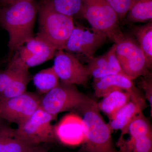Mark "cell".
I'll list each match as a JSON object with an SVG mask.
<instances>
[{"instance_id":"cell-30","label":"cell","mask_w":152,"mask_h":152,"mask_svg":"<svg viewBox=\"0 0 152 152\" xmlns=\"http://www.w3.org/2000/svg\"><path fill=\"white\" fill-rule=\"evenodd\" d=\"M17 0H0V2L5 5V6L7 5L10 4L11 3L14 2L15 1Z\"/></svg>"},{"instance_id":"cell-11","label":"cell","mask_w":152,"mask_h":152,"mask_svg":"<svg viewBox=\"0 0 152 152\" xmlns=\"http://www.w3.org/2000/svg\"><path fill=\"white\" fill-rule=\"evenodd\" d=\"M56 51L50 44L36 36L19 48L12 60L20 66L29 69L51 59Z\"/></svg>"},{"instance_id":"cell-16","label":"cell","mask_w":152,"mask_h":152,"mask_svg":"<svg viewBox=\"0 0 152 152\" xmlns=\"http://www.w3.org/2000/svg\"><path fill=\"white\" fill-rule=\"evenodd\" d=\"M102 98L99 102H97L98 108L109 120L132 99L129 93L123 90L113 91L106 94Z\"/></svg>"},{"instance_id":"cell-5","label":"cell","mask_w":152,"mask_h":152,"mask_svg":"<svg viewBox=\"0 0 152 152\" xmlns=\"http://www.w3.org/2000/svg\"><path fill=\"white\" fill-rule=\"evenodd\" d=\"M81 15L92 28L103 33L115 43L124 35L118 15L107 0H83Z\"/></svg>"},{"instance_id":"cell-14","label":"cell","mask_w":152,"mask_h":152,"mask_svg":"<svg viewBox=\"0 0 152 152\" xmlns=\"http://www.w3.org/2000/svg\"><path fill=\"white\" fill-rule=\"evenodd\" d=\"M147 107L145 98L131 99L117 111L107 124L112 132L121 130L119 139L122 138L127 134V128L131 121L137 114L142 112Z\"/></svg>"},{"instance_id":"cell-28","label":"cell","mask_w":152,"mask_h":152,"mask_svg":"<svg viewBox=\"0 0 152 152\" xmlns=\"http://www.w3.org/2000/svg\"><path fill=\"white\" fill-rule=\"evenodd\" d=\"M145 78L142 80L139 83L140 86L145 92V99L149 103L151 107V116L152 115V81L151 75L145 76Z\"/></svg>"},{"instance_id":"cell-2","label":"cell","mask_w":152,"mask_h":152,"mask_svg":"<svg viewBox=\"0 0 152 152\" xmlns=\"http://www.w3.org/2000/svg\"><path fill=\"white\" fill-rule=\"evenodd\" d=\"M39 30L37 36L58 50H64L75 28L73 18L59 12L49 0L38 4Z\"/></svg>"},{"instance_id":"cell-27","label":"cell","mask_w":152,"mask_h":152,"mask_svg":"<svg viewBox=\"0 0 152 152\" xmlns=\"http://www.w3.org/2000/svg\"><path fill=\"white\" fill-rule=\"evenodd\" d=\"M107 53L110 69L112 74H125L117 58L116 53L115 44H113Z\"/></svg>"},{"instance_id":"cell-25","label":"cell","mask_w":152,"mask_h":152,"mask_svg":"<svg viewBox=\"0 0 152 152\" xmlns=\"http://www.w3.org/2000/svg\"><path fill=\"white\" fill-rule=\"evenodd\" d=\"M19 68V66L11 61L7 69L0 70V95L5 89Z\"/></svg>"},{"instance_id":"cell-21","label":"cell","mask_w":152,"mask_h":152,"mask_svg":"<svg viewBox=\"0 0 152 152\" xmlns=\"http://www.w3.org/2000/svg\"><path fill=\"white\" fill-rule=\"evenodd\" d=\"M134 34L150 65L152 64V23L135 28Z\"/></svg>"},{"instance_id":"cell-15","label":"cell","mask_w":152,"mask_h":152,"mask_svg":"<svg viewBox=\"0 0 152 152\" xmlns=\"http://www.w3.org/2000/svg\"><path fill=\"white\" fill-rule=\"evenodd\" d=\"M35 145L19 135L16 129L0 124V152H26Z\"/></svg>"},{"instance_id":"cell-4","label":"cell","mask_w":152,"mask_h":152,"mask_svg":"<svg viewBox=\"0 0 152 152\" xmlns=\"http://www.w3.org/2000/svg\"><path fill=\"white\" fill-rule=\"evenodd\" d=\"M94 101L80 91L76 85L60 81L57 86L42 97L40 107L56 118L67 111L79 115L86 106Z\"/></svg>"},{"instance_id":"cell-7","label":"cell","mask_w":152,"mask_h":152,"mask_svg":"<svg viewBox=\"0 0 152 152\" xmlns=\"http://www.w3.org/2000/svg\"><path fill=\"white\" fill-rule=\"evenodd\" d=\"M56 118L39 107L28 119L18 126L17 132L24 140L32 145L55 142L57 140L56 126L51 123Z\"/></svg>"},{"instance_id":"cell-1","label":"cell","mask_w":152,"mask_h":152,"mask_svg":"<svg viewBox=\"0 0 152 152\" xmlns=\"http://www.w3.org/2000/svg\"><path fill=\"white\" fill-rule=\"evenodd\" d=\"M38 10L36 0H17L0 10V23L8 34L11 54L34 37Z\"/></svg>"},{"instance_id":"cell-13","label":"cell","mask_w":152,"mask_h":152,"mask_svg":"<svg viewBox=\"0 0 152 152\" xmlns=\"http://www.w3.org/2000/svg\"><path fill=\"white\" fill-rule=\"evenodd\" d=\"M57 140L69 146L82 144L85 140L84 126L81 117L72 113L62 118L56 126Z\"/></svg>"},{"instance_id":"cell-31","label":"cell","mask_w":152,"mask_h":152,"mask_svg":"<svg viewBox=\"0 0 152 152\" xmlns=\"http://www.w3.org/2000/svg\"></svg>"},{"instance_id":"cell-19","label":"cell","mask_w":152,"mask_h":152,"mask_svg":"<svg viewBox=\"0 0 152 152\" xmlns=\"http://www.w3.org/2000/svg\"><path fill=\"white\" fill-rule=\"evenodd\" d=\"M117 146L119 152H152V134L119 139Z\"/></svg>"},{"instance_id":"cell-26","label":"cell","mask_w":152,"mask_h":152,"mask_svg":"<svg viewBox=\"0 0 152 152\" xmlns=\"http://www.w3.org/2000/svg\"><path fill=\"white\" fill-rule=\"evenodd\" d=\"M135 0H107L115 12L119 20L126 18L128 11Z\"/></svg>"},{"instance_id":"cell-18","label":"cell","mask_w":152,"mask_h":152,"mask_svg":"<svg viewBox=\"0 0 152 152\" xmlns=\"http://www.w3.org/2000/svg\"><path fill=\"white\" fill-rule=\"evenodd\" d=\"M32 80L38 92L43 94L57 86L60 82L53 66L38 72L33 76Z\"/></svg>"},{"instance_id":"cell-12","label":"cell","mask_w":152,"mask_h":152,"mask_svg":"<svg viewBox=\"0 0 152 152\" xmlns=\"http://www.w3.org/2000/svg\"><path fill=\"white\" fill-rule=\"evenodd\" d=\"M133 80L126 75L121 74L94 79L93 88L94 95L96 97L102 98L113 91L123 90L130 94L132 100L145 98L134 84Z\"/></svg>"},{"instance_id":"cell-17","label":"cell","mask_w":152,"mask_h":152,"mask_svg":"<svg viewBox=\"0 0 152 152\" xmlns=\"http://www.w3.org/2000/svg\"><path fill=\"white\" fill-rule=\"evenodd\" d=\"M32 77L29 69L20 66L16 74L0 95V101L17 96L26 92L29 83L32 80Z\"/></svg>"},{"instance_id":"cell-22","label":"cell","mask_w":152,"mask_h":152,"mask_svg":"<svg viewBox=\"0 0 152 152\" xmlns=\"http://www.w3.org/2000/svg\"><path fill=\"white\" fill-rule=\"evenodd\" d=\"M126 133L129 134L130 137L152 134L151 124L149 119L144 115L143 112L137 114L128 125Z\"/></svg>"},{"instance_id":"cell-8","label":"cell","mask_w":152,"mask_h":152,"mask_svg":"<svg viewBox=\"0 0 152 152\" xmlns=\"http://www.w3.org/2000/svg\"><path fill=\"white\" fill-rule=\"evenodd\" d=\"M107 39L103 33L93 28L75 25L64 50L77 59L80 57L88 62L94 58Z\"/></svg>"},{"instance_id":"cell-10","label":"cell","mask_w":152,"mask_h":152,"mask_svg":"<svg viewBox=\"0 0 152 152\" xmlns=\"http://www.w3.org/2000/svg\"><path fill=\"white\" fill-rule=\"evenodd\" d=\"M53 67L60 81L75 85L86 86L90 76L86 67L64 50L56 52Z\"/></svg>"},{"instance_id":"cell-23","label":"cell","mask_w":152,"mask_h":152,"mask_svg":"<svg viewBox=\"0 0 152 152\" xmlns=\"http://www.w3.org/2000/svg\"><path fill=\"white\" fill-rule=\"evenodd\" d=\"M86 68L90 75L94 79H99L113 75L110 69L107 53L102 56L94 57L87 62Z\"/></svg>"},{"instance_id":"cell-24","label":"cell","mask_w":152,"mask_h":152,"mask_svg":"<svg viewBox=\"0 0 152 152\" xmlns=\"http://www.w3.org/2000/svg\"><path fill=\"white\" fill-rule=\"evenodd\" d=\"M53 7L66 15L72 17L81 15L83 0H49Z\"/></svg>"},{"instance_id":"cell-9","label":"cell","mask_w":152,"mask_h":152,"mask_svg":"<svg viewBox=\"0 0 152 152\" xmlns=\"http://www.w3.org/2000/svg\"><path fill=\"white\" fill-rule=\"evenodd\" d=\"M41 98L37 93L26 91L17 96L0 101V119L19 126L39 107Z\"/></svg>"},{"instance_id":"cell-3","label":"cell","mask_w":152,"mask_h":152,"mask_svg":"<svg viewBox=\"0 0 152 152\" xmlns=\"http://www.w3.org/2000/svg\"><path fill=\"white\" fill-rule=\"evenodd\" d=\"M85 140L80 152H119L115 148L110 127L101 115L97 102L87 105L81 112Z\"/></svg>"},{"instance_id":"cell-20","label":"cell","mask_w":152,"mask_h":152,"mask_svg":"<svg viewBox=\"0 0 152 152\" xmlns=\"http://www.w3.org/2000/svg\"><path fill=\"white\" fill-rule=\"evenodd\" d=\"M126 18L128 21L130 23H144L151 21L152 0H135Z\"/></svg>"},{"instance_id":"cell-29","label":"cell","mask_w":152,"mask_h":152,"mask_svg":"<svg viewBox=\"0 0 152 152\" xmlns=\"http://www.w3.org/2000/svg\"><path fill=\"white\" fill-rule=\"evenodd\" d=\"M26 152H48L45 148L39 146L38 145L34 146L32 148Z\"/></svg>"},{"instance_id":"cell-6","label":"cell","mask_w":152,"mask_h":152,"mask_svg":"<svg viewBox=\"0 0 152 152\" xmlns=\"http://www.w3.org/2000/svg\"><path fill=\"white\" fill-rule=\"evenodd\" d=\"M116 45V53L125 75L132 80L150 75L152 66L135 39L125 35Z\"/></svg>"}]
</instances>
